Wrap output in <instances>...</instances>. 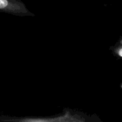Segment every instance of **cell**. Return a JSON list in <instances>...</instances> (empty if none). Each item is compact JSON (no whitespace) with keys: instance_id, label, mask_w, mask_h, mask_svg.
Masks as SVG:
<instances>
[{"instance_id":"cell-2","label":"cell","mask_w":122,"mask_h":122,"mask_svg":"<svg viewBox=\"0 0 122 122\" xmlns=\"http://www.w3.org/2000/svg\"><path fill=\"white\" fill-rule=\"evenodd\" d=\"M112 50L113 54L116 56H117V57L122 59V42L115 45L114 46H113Z\"/></svg>"},{"instance_id":"cell-1","label":"cell","mask_w":122,"mask_h":122,"mask_svg":"<svg viewBox=\"0 0 122 122\" xmlns=\"http://www.w3.org/2000/svg\"><path fill=\"white\" fill-rule=\"evenodd\" d=\"M0 12L18 16H34L21 0H0Z\"/></svg>"}]
</instances>
